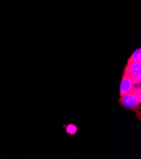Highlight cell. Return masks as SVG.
<instances>
[{
    "mask_svg": "<svg viewBox=\"0 0 141 159\" xmlns=\"http://www.w3.org/2000/svg\"><path fill=\"white\" fill-rule=\"evenodd\" d=\"M140 88V85H139L137 87V86L134 88V89L130 91L129 93H127L126 94L123 95L118 100V103L120 105H121L123 108L135 111L136 115L135 117L139 120H140V105L141 102L139 101V98L137 97V91L139 88Z\"/></svg>",
    "mask_w": 141,
    "mask_h": 159,
    "instance_id": "6da1fadb",
    "label": "cell"
},
{
    "mask_svg": "<svg viewBox=\"0 0 141 159\" xmlns=\"http://www.w3.org/2000/svg\"><path fill=\"white\" fill-rule=\"evenodd\" d=\"M140 82L137 81L132 77H131L126 71L124 70L122 75L121 81L120 86V97L131 91L137 84Z\"/></svg>",
    "mask_w": 141,
    "mask_h": 159,
    "instance_id": "7a4b0ae2",
    "label": "cell"
},
{
    "mask_svg": "<svg viewBox=\"0 0 141 159\" xmlns=\"http://www.w3.org/2000/svg\"><path fill=\"white\" fill-rule=\"evenodd\" d=\"M124 70L138 82L141 81V62H127Z\"/></svg>",
    "mask_w": 141,
    "mask_h": 159,
    "instance_id": "3957f363",
    "label": "cell"
},
{
    "mask_svg": "<svg viewBox=\"0 0 141 159\" xmlns=\"http://www.w3.org/2000/svg\"><path fill=\"white\" fill-rule=\"evenodd\" d=\"M65 133L70 136H74L79 131V127L73 123H70L65 126Z\"/></svg>",
    "mask_w": 141,
    "mask_h": 159,
    "instance_id": "277c9868",
    "label": "cell"
},
{
    "mask_svg": "<svg viewBox=\"0 0 141 159\" xmlns=\"http://www.w3.org/2000/svg\"><path fill=\"white\" fill-rule=\"evenodd\" d=\"M141 62V49L138 48L134 51L131 57L128 60L127 62Z\"/></svg>",
    "mask_w": 141,
    "mask_h": 159,
    "instance_id": "5b68a950",
    "label": "cell"
}]
</instances>
